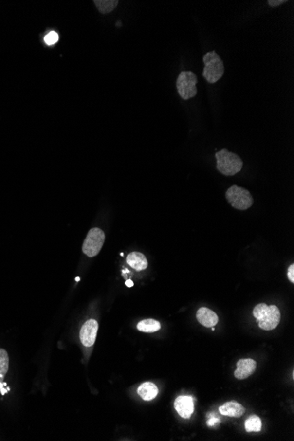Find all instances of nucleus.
<instances>
[{
  "instance_id": "obj_1",
  "label": "nucleus",
  "mask_w": 294,
  "mask_h": 441,
  "mask_svg": "<svg viewBox=\"0 0 294 441\" xmlns=\"http://www.w3.org/2000/svg\"><path fill=\"white\" fill-rule=\"evenodd\" d=\"M254 316L257 319L259 327L263 331H272L276 329L280 322V311L276 306L266 304H258L253 310Z\"/></svg>"
},
{
  "instance_id": "obj_2",
  "label": "nucleus",
  "mask_w": 294,
  "mask_h": 441,
  "mask_svg": "<svg viewBox=\"0 0 294 441\" xmlns=\"http://www.w3.org/2000/svg\"><path fill=\"white\" fill-rule=\"evenodd\" d=\"M217 159V169L225 176H233L242 169L243 161L234 152L223 149L215 154Z\"/></svg>"
},
{
  "instance_id": "obj_3",
  "label": "nucleus",
  "mask_w": 294,
  "mask_h": 441,
  "mask_svg": "<svg viewBox=\"0 0 294 441\" xmlns=\"http://www.w3.org/2000/svg\"><path fill=\"white\" fill-rule=\"evenodd\" d=\"M202 61L205 65L202 72L203 78L212 84L218 82L225 73V66L220 56L215 51H211L203 55Z\"/></svg>"
},
{
  "instance_id": "obj_4",
  "label": "nucleus",
  "mask_w": 294,
  "mask_h": 441,
  "mask_svg": "<svg viewBox=\"0 0 294 441\" xmlns=\"http://www.w3.org/2000/svg\"><path fill=\"white\" fill-rule=\"evenodd\" d=\"M225 198L232 206L244 211L253 205L254 199L250 192L246 188L233 185L225 192Z\"/></svg>"
},
{
  "instance_id": "obj_5",
  "label": "nucleus",
  "mask_w": 294,
  "mask_h": 441,
  "mask_svg": "<svg viewBox=\"0 0 294 441\" xmlns=\"http://www.w3.org/2000/svg\"><path fill=\"white\" fill-rule=\"evenodd\" d=\"M198 77L192 72H182L176 81V88L180 96L187 101L198 93Z\"/></svg>"
},
{
  "instance_id": "obj_6",
  "label": "nucleus",
  "mask_w": 294,
  "mask_h": 441,
  "mask_svg": "<svg viewBox=\"0 0 294 441\" xmlns=\"http://www.w3.org/2000/svg\"><path fill=\"white\" fill-rule=\"evenodd\" d=\"M105 241V234L100 228H92L88 232V236L82 246L83 253L89 257H96L101 251Z\"/></svg>"
},
{
  "instance_id": "obj_7",
  "label": "nucleus",
  "mask_w": 294,
  "mask_h": 441,
  "mask_svg": "<svg viewBox=\"0 0 294 441\" xmlns=\"http://www.w3.org/2000/svg\"><path fill=\"white\" fill-rule=\"evenodd\" d=\"M99 329V324L96 320H88L83 325L79 337L82 345L86 347H92L96 340L97 331Z\"/></svg>"
},
{
  "instance_id": "obj_8",
  "label": "nucleus",
  "mask_w": 294,
  "mask_h": 441,
  "mask_svg": "<svg viewBox=\"0 0 294 441\" xmlns=\"http://www.w3.org/2000/svg\"><path fill=\"white\" fill-rule=\"evenodd\" d=\"M175 408L180 416L185 419H188L194 412V403L192 397L184 395L176 398Z\"/></svg>"
},
{
  "instance_id": "obj_9",
  "label": "nucleus",
  "mask_w": 294,
  "mask_h": 441,
  "mask_svg": "<svg viewBox=\"0 0 294 441\" xmlns=\"http://www.w3.org/2000/svg\"><path fill=\"white\" fill-rule=\"evenodd\" d=\"M257 368V362L254 359H239L237 362V369L235 370V376L238 380H244L250 376Z\"/></svg>"
},
{
  "instance_id": "obj_10",
  "label": "nucleus",
  "mask_w": 294,
  "mask_h": 441,
  "mask_svg": "<svg viewBox=\"0 0 294 441\" xmlns=\"http://www.w3.org/2000/svg\"><path fill=\"white\" fill-rule=\"evenodd\" d=\"M197 318L200 324L206 328H212L219 322V317L215 312L207 308H201L197 312Z\"/></svg>"
},
{
  "instance_id": "obj_11",
  "label": "nucleus",
  "mask_w": 294,
  "mask_h": 441,
  "mask_svg": "<svg viewBox=\"0 0 294 441\" xmlns=\"http://www.w3.org/2000/svg\"><path fill=\"white\" fill-rule=\"evenodd\" d=\"M219 409L222 415L232 417V418H239L245 412L243 406L235 401L225 403V404L220 406Z\"/></svg>"
},
{
  "instance_id": "obj_12",
  "label": "nucleus",
  "mask_w": 294,
  "mask_h": 441,
  "mask_svg": "<svg viewBox=\"0 0 294 441\" xmlns=\"http://www.w3.org/2000/svg\"><path fill=\"white\" fill-rule=\"evenodd\" d=\"M126 262L136 271H144L148 266L147 257L139 252H132L129 254L126 258Z\"/></svg>"
},
{
  "instance_id": "obj_13",
  "label": "nucleus",
  "mask_w": 294,
  "mask_h": 441,
  "mask_svg": "<svg viewBox=\"0 0 294 441\" xmlns=\"http://www.w3.org/2000/svg\"><path fill=\"white\" fill-rule=\"evenodd\" d=\"M159 393V389L155 384L152 382H145L139 386L138 394L143 400L151 401L156 397Z\"/></svg>"
},
{
  "instance_id": "obj_14",
  "label": "nucleus",
  "mask_w": 294,
  "mask_h": 441,
  "mask_svg": "<svg viewBox=\"0 0 294 441\" xmlns=\"http://www.w3.org/2000/svg\"><path fill=\"white\" fill-rule=\"evenodd\" d=\"M161 323L153 320V319H147L138 322V330L145 333H153L161 330Z\"/></svg>"
},
{
  "instance_id": "obj_15",
  "label": "nucleus",
  "mask_w": 294,
  "mask_h": 441,
  "mask_svg": "<svg viewBox=\"0 0 294 441\" xmlns=\"http://www.w3.org/2000/svg\"><path fill=\"white\" fill-rule=\"evenodd\" d=\"M93 3L96 5L97 9L101 14H107L111 13L118 5L117 0H94Z\"/></svg>"
},
{
  "instance_id": "obj_16",
  "label": "nucleus",
  "mask_w": 294,
  "mask_h": 441,
  "mask_svg": "<svg viewBox=\"0 0 294 441\" xmlns=\"http://www.w3.org/2000/svg\"><path fill=\"white\" fill-rule=\"evenodd\" d=\"M245 429L248 432H260L262 430L261 418L256 415L250 416L245 422Z\"/></svg>"
},
{
  "instance_id": "obj_17",
  "label": "nucleus",
  "mask_w": 294,
  "mask_h": 441,
  "mask_svg": "<svg viewBox=\"0 0 294 441\" xmlns=\"http://www.w3.org/2000/svg\"><path fill=\"white\" fill-rule=\"evenodd\" d=\"M9 368V357L6 350L0 349V382H4L5 374Z\"/></svg>"
},
{
  "instance_id": "obj_18",
  "label": "nucleus",
  "mask_w": 294,
  "mask_h": 441,
  "mask_svg": "<svg viewBox=\"0 0 294 441\" xmlns=\"http://www.w3.org/2000/svg\"><path fill=\"white\" fill-rule=\"evenodd\" d=\"M58 34L55 32V31H51L49 34H47L45 37H44V41L46 43L47 45L51 46V45H54L55 43H56L58 41Z\"/></svg>"
},
{
  "instance_id": "obj_19",
  "label": "nucleus",
  "mask_w": 294,
  "mask_h": 441,
  "mask_svg": "<svg viewBox=\"0 0 294 441\" xmlns=\"http://www.w3.org/2000/svg\"><path fill=\"white\" fill-rule=\"evenodd\" d=\"M286 2H287L286 0H269V1H268V4H269V5L271 6V7H276V6H278V5L285 4Z\"/></svg>"
},
{
  "instance_id": "obj_20",
  "label": "nucleus",
  "mask_w": 294,
  "mask_h": 441,
  "mask_svg": "<svg viewBox=\"0 0 294 441\" xmlns=\"http://www.w3.org/2000/svg\"><path fill=\"white\" fill-rule=\"evenodd\" d=\"M288 278L292 283H294V265L291 264L288 269Z\"/></svg>"
},
{
  "instance_id": "obj_21",
  "label": "nucleus",
  "mask_w": 294,
  "mask_h": 441,
  "mask_svg": "<svg viewBox=\"0 0 294 441\" xmlns=\"http://www.w3.org/2000/svg\"><path fill=\"white\" fill-rule=\"evenodd\" d=\"M6 385H7V384L4 382H0V394H1V395H5L7 392H9V387H7V388H5V386H6Z\"/></svg>"
},
{
  "instance_id": "obj_22",
  "label": "nucleus",
  "mask_w": 294,
  "mask_h": 441,
  "mask_svg": "<svg viewBox=\"0 0 294 441\" xmlns=\"http://www.w3.org/2000/svg\"><path fill=\"white\" fill-rule=\"evenodd\" d=\"M220 423V419L216 418V417H213V418H209V420L207 421V424L208 426H213L215 423Z\"/></svg>"
},
{
  "instance_id": "obj_23",
  "label": "nucleus",
  "mask_w": 294,
  "mask_h": 441,
  "mask_svg": "<svg viewBox=\"0 0 294 441\" xmlns=\"http://www.w3.org/2000/svg\"><path fill=\"white\" fill-rule=\"evenodd\" d=\"M125 285H126L127 287H132L134 285V283L132 281L130 280V279H128V280H126V282H125Z\"/></svg>"
},
{
  "instance_id": "obj_24",
  "label": "nucleus",
  "mask_w": 294,
  "mask_h": 441,
  "mask_svg": "<svg viewBox=\"0 0 294 441\" xmlns=\"http://www.w3.org/2000/svg\"><path fill=\"white\" fill-rule=\"evenodd\" d=\"M126 272H127V273H129V271H128V270H124V271H123V273H124H124H126Z\"/></svg>"
},
{
  "instance_id": "obj_25",
  "label": "nucleus",
  "mask_w": 294,
  "mask_h": 441,
  "mask_svg": "<svg viewBox=\"0 0 294 441\" xmlns=\"http://www.w3.org/2000/svg\"><path fill=\"white\" fill-rule=\"evenodd\" d=\"M79 279H80V278H79V277H78H78H76V281H79Z\"/></svg>"
}]
</instances>
